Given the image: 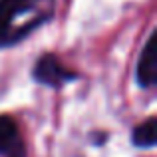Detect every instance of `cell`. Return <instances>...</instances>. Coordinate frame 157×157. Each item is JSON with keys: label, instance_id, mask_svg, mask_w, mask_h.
<instances>
[{"label": "cell", "instance_id": "3957f363", "mask_svg": "<svg viewBox=\"0 0 157 157\" xmlns=\"http://www.w3.org/2000/svg\"><path fill=\"white\" fill-rule=\"evenodd\" d=\"M0 157H26L18 125L8 115H0Z\"/></svg>", "mask_w": 157, "mask_h": 157}, {"label": "cell", "instance_id": "277c9868", "mask_svg": "<svg viewBox=\"0 0 157 157\" xmlns=\"http://www.w3.org/2000/svg\"><path fill=\"white\" fill-rule=\"evenodd\" d=\"M137 84L141 88H151L157 80V34L149 36L145 48L141 52V58H139L137 64Z\"/></svg>", "mask_w": 157, "mask_h": 157}, {"label": "cell", "instance_id": "6da1fadb", "mask_svg": "<svg viewBox=\"0 0 157 157\" xmlns=\"http://www.w3.org/2000/svg\"><path fill=\"white\" fill-rule=\"evenodd\" d=\"M54 0H0V48L24 40L52 18Z\"/></svg>", "mask_w": 157, "mask_h": 157}, {"label": "cell", "instance_id": "5b68a950", "mask_svg": "<svg viewBox=\"0 0 157 157\" xmlns=\"http://www.w3.org/2000/svg\"><path fill=\"white\" fill-rule=\"evenodd\" d=\"M133 145L137 147H153L155 145V119L149 117L145 123L133 129Z\"/></svg>", "mask_w": 157, "mask_h": 157}, {"label": "cell", "instance_id": "7a4b0ae2", "mask_svg": "<svg viewBox=\"0 0 157 157\" xmlns=\"http://www.w3.org/2000/svg\"><path fill=\"white\" fill-rule=\"evenodd\" d=\"M34 80L38 84L50 86V88H62L68 82H74L78 78L76 72L68 70L54 54H46L42 56L34 66Z\"/></svg>", "mask_w": 157, "mask_h": 157}]
</instances>
